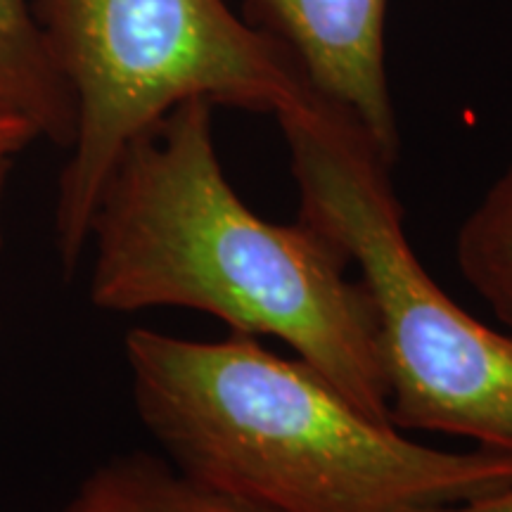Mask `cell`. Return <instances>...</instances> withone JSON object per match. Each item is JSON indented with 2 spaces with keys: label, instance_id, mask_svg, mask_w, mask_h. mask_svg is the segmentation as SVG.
<instances>
[{
  "label": "cell",
  "instance_id": "obj_1",
  "mask_svg": "<svg viewBox=\"0 0 512 512\" xmlns=\"http://www.w3.org/2000/svg\"><path fill=\"white\" fill-rule=\"evenodd\" d=\"M86 252L98 311L188 309L275 337L361 411L392 422L366 287L328 235L247 207L223 171L209 102H183L121 152Z\"/></svg>",
  "mask_w": 512,
  "mask_h": 512
},
{
  "label": "cell",
  "instance_id": "obj_2",
  "mask_svg": "<svg viewBox=\"0 0 512 512\" xmlns=\"http://www.w3.org/2000/svg\"><path fill=\"white\" fill-rule=\"evenodd\" d=\"M133 406L192 482L268 512H434L512 486V456L446 451L377 420L259 337L124 339Z\"/></svg>",
  "mask_w": 512,
  "mask_h": 512
},
{
  "label": "cell",
  "instance_id": "obj_3",
  "mask_svg": "<svg viewBox=\"0 0 512 512\" xmlns=\"http://www.w3.org/2000/svg\"><path fill=\"white\" fill-rule=\"evenodd\" d=\"M278 124L299 221L337 242L373 304L392 425L512 456V337L472 318L420 264L389 176L394 164L323 98Z\"/></svg>",
  "mask_w": 512,
  "mask_h": 512
},
{
  "label": "cell",
  "instance_id": "obj_4",
  "mask_svg": "<svg viewBox=\"0 0 512 512\" xmlns=\"http://www.w3.org/2000/svg\"><path fill=\"white\" fill-rule=\"evenodd\" d=\"M74 100L57 178L55 252L72 275L107 176L140 133L190 100L280 114L320 95L283 43L223 0H31Z\"/></svg>",
  "mask_w": 512,
  "mask_h": 512
},
{
  "label": "cell",
  "instance_id": "obj_5",
  "mask_svg": "<svg viewBox=\"0 0 512 512\" xmlns=\"http://www.w3.org/2000/svg\"><path fill=\"white\" fill-rule=\"evenodd\" d=\"M249 24L283 43L325 102L396 162L399 124L387 72L389 0H242Z\"/></svg>",
  "mask_w": 512,
  "mask_h": 512
},
{
  "label": "cell",
  "instance_id": "obj_6",
  "mask_svg": "<svg viewBox=\"0 0 512 512\" xmlns=\"http://www.w3.org/2000/svg\"><path fill=\"white\" fill-rule=\"evenodd\" d=\"M0 114L27 121L41 140L72 143V93L50 60L31 0H0Z\"/></svg>",
  "mask_w": 512,
  "mask_h": 512
},
{
  "label": "cell",
  "instance_id": "obj_7",
  "mask_svg": "<svg viewBox=\"0 0 512 512\" xmlns=\"http://www.w3.org/2000/svg\"><path fill=\"white\" fill-rule=\"evenodd\" d=\"M62 512H268L192 482L164 456L107 458L81 479Z\"/></svg>",
  "mask_w": 512,
  "mask_h": 512
},
{
  "label": "cell",
  "instance_id": "obj_8",
  "mask_svg": "<svg viewBox=\"0 0 512 512\" xmlns=\"http://www.w3.org/2000/svg\"><path fill=\"white\" fill-rule=\"evenodd\" d=\"M456 261L512 337V162L460 226Z\"/></svg>",
  "mask_w": 512,
  "mask_h": 512
},
{
  "label": "cell",
  "instance_id": "obj_9",
  "mask_svg": "<svg viewBox=\"0 0 512 512\" xmlns=\"http://www.w3.org/2000/svg\"><path fill=\"white\" fill-rule=\"evenodd\" d=\"M36 140L41 138L34 126L22 119L8 117V114H0V166H15V159Z\"/></svg>",
  "mask_w": 512,
  "mask_h": 512
},
{
  "label": "cell",
  "instance_id": "obj_10",
  "mask_svg": "<svg viewBox=\"0 0 512 512\" xmlns=\"http://www.w3.org/2000/svg\"><path fill=\"white\" fill-rule=\"evenodd\" d=\"M434 512H512V486L496 494L475 498V501L448 505V508L434 510Z\"/></svg>",
  "mask_w": 512,
  "mask_h": 512
},
{
  "label": "cell",
  "instance_id": "obj_11",
  "mask_svg": "<svg viewBox=\"0 0 512 512\" xmlns=\"http://www.w3.org/2000/svg\"><path fill=\"white\" fill-rule=\"evenodd\" d=\"M12 166H0V256L5 249V202H8V181Z\"/></svg>",
  "mask_w": 512,
  "mask_h": 512
}]
</instances>
